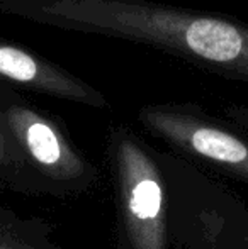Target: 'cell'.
<instances>
[{"label":"cell","mask_w":248,"mask_h":249,"mask_svg":"<svg viewBox=\"0 0 248 249\" xmlns=\"http://www.w3.org/2000/svg\"><path fill=\"white\" fill-rule=\"evenodd\" d=\"M0 82L90 107L107 105L106 97L83 80L76 78L70 71L34 53L2 39H0Z\"/></svg>","instance_id":"3"},{"label":"cell","mask_w":248,"mask_h":249,"mask_svg":"<svg viewBox=\"0 0 248 249\" xmlns=\"http://www.w3.org/2000/svg\"><path fill=\"white\" fill-rule=\"evenodd\" d=\"M22 158H24L22 151L16 144V141L9 134V131H7L2 122V117H0V166L2 168L19 166L22 163Z\"/></svg>","instance_id":"4"},{"label":"cell","mask_w":248,"mask_h":249,"mask_svg":"<svg viewBox=\"0 0 248 249\" xmlns=\"http://www.w3.org/2000/svg\"><path fill=\"white\" fill-rule=\"evenodd\" d=\"M0 249H17V248H12L10 244H7L3 239H0Z\"/></svg>","instance_id":"5"},{"label":"cell","mask_w":248,"mask_h":249,"mask_svg":"<svg viewBox=\"0 0 248 249\" xmlns=\"http://www.w3.org/2000/svg\"><path fill=\"white\" fill-rule=\"evenodd\" d=\"M2 122L24 158L57 181H76L87 173V163L72 148L53 121L27 105H9Z\"/></svg>","instance_id":"2"},{"label":"cell","mask_w":248,"mask_h":249,"mask_svg":"<svg viewBox=\"0 0 248 249\" xmlns=\"http://www.w3.org/2000/svg\"><path fill=\"white\" fill-rule=\"evenodd\" d=\"M113 156L128 248L165 249V197L155 161L124 129L114 132Z\"/></svg>","instance_id":"1"}]
</instances>
